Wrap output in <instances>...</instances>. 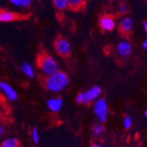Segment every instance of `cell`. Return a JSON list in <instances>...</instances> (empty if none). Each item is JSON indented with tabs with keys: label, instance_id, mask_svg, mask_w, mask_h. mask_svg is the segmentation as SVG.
I'll return each instance as SVG.
<instances>
[{
	"label": "cell",
	"instance_id": "obj_1",
	"mask_svg": "<svg viewBox=\"0 0 147 147\" xmlns=\"http://www.w3.org/2000/svg\"><path fill=\"white\" fill-rule=\"evenodd\" d=\"M69 83V78L66 74L60 71L49 75L45 80V86L49 90L59 92L63 90Z\"/></svg>",
	"mask_w": 147,
	"mask_h": 147
},
{
	"label": "cell",
	"instance_id": "obj_2",
	"mask_svg": "<svg viewBox=\"0 0 147 147\" xmlns=\"http://www.w3.org/2000/svg\"><path fill=\"white\" fill-rule=\"evenodd\" d=\"M37 63L38 66L42 72L48 76L58 71L59 67L57 61L51 55L47 54H41L39 55Z\"/></svg>",
	"mask_w": 147,
	"mask_h": 147
},
{
	"label": "cell",
	"instance_id": "obj_3",
	"mask_svg": "<svg viewBox=\"0 0 147 147\" xmlns=\"http://www.w3.org/2000/svg\"><path fill=\"white\" fill-rule=\"evenodd\" d=\"M94 111L97 119L100 121L105 122L107 119L108 115V107L107 102L103 98L97 99L94 104Z\"/></svg>",
	"mask_w": 147,
	"mask_h": 147
},
{
	"label": "cell",
	"instance_id": "obj_4",
	"mask_svg": "<svg viewBox=\"0 0 147 147\" xmlns=\"http://www.w3.org/2000/svg\"><path fill=\"white\" fill-rule=\"evenodd\" d=\"M55 50L60 55L68 56L71 53V47L69 42L64 38H58L55 42Z\"/></svg>",
	"mask_w": 147,
	"mask_h": 147
},
{
	"label": "cell",
	"instance_id": "obj_5",
	"mask_svg": "<svg viewBox=\"0 0 147 147\" xmlns=\"http://www.w3.org/2000/svg\"><path fill=\"white\" fill-rule=\"evenodd\" d=\"M102 93V88L99 86H94L93 88H90L89 90H86L85 92L82 93L83 96V103L88 104L97 97H99Z\"/></svg>",
	"mask_w": 147,
	"mask_h": 147
},
{
	"label": "cell",
	"instance_id": "obj_6",
	"mask_svg": "<svg viewBox=\"0 0 147 147\" xmlns=\"http://www.w3.org/2000/svg\"><path fill=\"white\" fill-rule=\"evenodd\" d=\"M0 89L10 101H15L18 99L17 92L13 88L11 85H9L7 82H0Z\"/></svg>",
	"mask_w": 147,
	"mask_h": 147
},
{
	"label": "cell",
	"instance_id": "obj_7",
	"mask_svg": "<svg viewBox=\"0 0 147 147\" xmlns=\"http://www.w3.org/2000/svg\"><path fill=\"white\" fill-rule=\"evenodd\" d=\"M132 52V45L127 40H122L117 46V53L121 57H127Z\"/></svg>",
	"mask_w": 147,
	"mask_h": 147
},
{
	"label": "cell",
	"instance_id": "obj_8",
	"mask_svg": "<svg viewBox=\"0 0 147 147\" xmlns=\"http://www.w3.org/2000/svg\"><path fill=\"white\" fill-rule=\"evenodd\" d=\"M99 25L105 31H111L115 26L113 18L110 16H102L99 19Z\"/></svg>",
	"mask_w": 147,
	"mask_h": 147
},
{
	"label": "cell",
	"instance_id": "obj_9",
	"mask_svg": "<svg viewBox=\"0 0 147 147\" xmlns=\"http://www.w3.org/2000/svg\"><path fill=\"white\" fill-rule=\"evenodd\" d=\"M47 105L52 112H57L62 107L63 100L59 97H54L47 101Z\"/></svg>",
	"mask_w": 147,
	"mask_h": 147
},
{
	"label": "cell",
	"instance_id": "obj_10",
	"mask_svg": "<svg viewBox=\"0 0 147 147\" xmlns=\"http://www.w3.org/2000/svg\"><path fill=\"white\" fill-rule=\"evenodd\" d=\"M134 26V22L129 17H125L121 20L120 24V29L122 32H129L132 30Z\"/></svg>",
	"mask_w": 147,
	"mask_h": 147
},
{
	"label": "cell",
	"instance_id": "obj_11",
	"mask_svg": "<svg viewBox=\"0 0 147 147\" xmlns=\"http://www.w3.org/2000/svg\"><path fill=\"white\" fill-rule=\"evenodd\" d=\"M18 18V15L13 12L0 10V22H10L16 20Z\"/></svg>",
	"mask_w": 147,
	"mask_h": 147
},
{
	"label": "cell",
	"instance_id": "obj_12",
	"mask_svg": "<svg viewBox=\"0 0 147 147\" xmlns=\"http://www.w3.org/2000/svg\"><path fill=\"white\" fill-rule=\"evenodd\" d=\"M20 69L27 77H30V78H32L35 74V71L32 68V66L30 65L28 63H24L20 67Z\"/></svg>",
	"mask_w": 147,
	"mask_h": 147
},
{
	"label": "cell",
	"instance_id": "obj_13",
	"mask_svg": "<svg viewBox=\"0 0 147 147\" xmlns=\"http://www.w3.org/2000/svg\"><path fill=\"white\" fill-rule=\"evenodd\" d=\"M18 140L15 138H7L2 143L1 147H18Z\"/></svg>",
	"mask_w": 147,
	"mask_h": 147
},
{
	"label": "cell",
	"instance_id": "obj_14",
	"mask_svg": "<svg viewBox=\"0 0 147 147\" xmlns=\"http://www.w3.org/2000/svg\"><path fill=\"white\" fill-rule=\"evenodd\" d=\"M13 5L18 7H28L32 5V0H10Z\"/></svg>",
	"mask_w": 147,
	"mask_h": 147
},
{
	"label": "cell",
	"instance_id": "obj_15",
	"mask_svg": "<svg viewBox=\"0 0 147 147\" xmlns=\"http://www.w3.org/2000/svg\"><path fill=\"white\" fill-rule=\"evenodd\" d=\"M68 6L71 9H80L84 2V0H67Z\"/></svg>",
	"mask_w": 147,
	"mask_h": 147
},
{
	"label": "cell",
	"instance_id": "obj_16",
	"mask_svg": "<svg viewBox=\"0 0 147 147\" xmlns=\"http://www.w3.org/2000/svg\"><path fill=\"white\" fill-rule=\"evenodd\" d=\"M55 7L60 10H63L68 7L67 0H52Z\"/></svg>",
	"mask_w": 147,
	"mask_h": 147
},
{
	"label": "cell",
	"instance_id": "obj_17",
	"mask_svg": "<svg viewBox=\"0 0 147 147\" xmlns=\"http://www.w3.org/2000/svg\"><path fill=\"white\" fill-rule=\"evenodd\" d=\"M104 130H105V127L102 124H96L92 128L93 135L95 136H101L104 132Z\"/></svg>",
	"mask_w": 147,
	"mask_h": 147
},
{
	"label": "cell",
	"instance_id": "obj_18",
	"mask_svg": "<svg viewBox=\"0 0 147 147\" xmlns=\"http://www.w3.org/2000/svg\"><path fill=\"white\" fill-rule=\"evenodd\" d=\"M32 140H33V141L35 144H38V143L39 142V132L38 130L37 129V128H34L33 129H32Z\"/></svg>",
	"mask_w": 147,
	"mask_h": 147
},
{
	"label": "cell",
	"instance_id": "obj_19",
	"mask_svg": "<svg viewBox=\"0 0 147 147\" xmlns=\"http://www.w3.org/2000/svg\"><path fill=\"white\" fill-rule=\"evenodd\" d=\"M124 126L125 129H129L132 126V119L129 115H126L124 119Z\"/></svg>",
	"mask_w": 147,
	"mask_h": 147
},
{
	"label": "cell",
	"instance_id": "obj_20",
	"mask_svg": "<svg viewBox=\"0 0 147 147\" xmlns=\"http://www.w3.org/2000/svg\"><path fill=\"white\" fill-rule=\"evenodd\" d=\"M119 11L121 13H124L127 11V5H124V4H122L119 6Z\"/></svg>",
	"mask_w": 147,
	"mask_h": 147
},
{
	"label": "cell",
	"instance_id": "obj_21",
	"mask_svg": "<svg viewBox=\"0 0 147 147\" xmlns=\"http://www.w3.org/2000/svg\"><path fill=\"white\" fill-rule=\"evenodd\" d=\"M143 47L145 49H147V36L146 37V38L144 39V41L143 42Z\"/></svg>",
	"mask_w": 147,
	"mask_h": 147
},
{
	"label": "cell",
	"instance_id": "obj_22",
	"mask_svg": "<svg viewBox=\"0 0 147 147\" xmlns=\"http://www.w3.org/2000/svg\"><path fill=\"white\" fill-rule=\"evenodd\" d=\"M4 132H5V127L2 124H0V136L3 135Z\"/></svg>",
	"mask_w": 147,
	"mask_h": 147
},
{
	"label": "cell",
	"instance_id": "obj_23",
	"mask_svg": "<svg viewBox=\"0 0 147 147\" xmlns=\"http://www.w3.org/2000/svg\"><path fill=\"white\" fill-rule=\"evenodd\" d=\"M144 27L145 29V31L147 32V21H144Z\"/></svg>",
	"mask_w": 147,
	"mask_h": 147
},
{
	"label": "cell",
	"instance_id": "obj_24",
	"mask_svg": "<svg viewBox=\"0 0 147 147\" xmlns=\"http://www.w3.org/2000/svg\"><path fill=\"white\" fill-rule=\"evenodd\" d=\"M91 147H103V146H102L99 145V144H93V145L91 146Z\"/></svg>",
	"mask_w": 147,
	"mask_h": 147
},
{
	"label": "cell",
	"instance_id": "obj_25",
	"mask_svg": "<svg viewBox=\"0 0 147 147\" xmlns=\"http://www.w3.org/2000/svg\"><path fill=\"white\" fill-rule=\"evenodd\" d=\"M145 115H146V117L147 118V110H146L145 111Z\"/></svg>",
	"mask_w": 147,
	"mask_h": 147
},
{
	"label": "cell",
	"instance_id": "obj_26",
	"mask_svg": "<svg viewBox=\"0 0 147 147\" xmlns=\"http://www.w3.org/2000/svg\"><path fill=\"white\" fill-rule=\"evenodd\" d=\"M0 8H1V6H0Z\"/></svg>",
	"mask_w": 147,
	"mask_h": 147
}]
</instances>
